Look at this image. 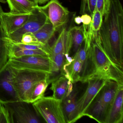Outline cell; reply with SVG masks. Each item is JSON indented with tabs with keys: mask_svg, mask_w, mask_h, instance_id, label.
<instances>
[{
	"mask_svg": "<svg viewBox=\"0 0 123 123\" xmlns=\"http://www.w3.org/2000/svg\"><path fill=\"white\" fill-rule=\"evenodd\" d=\"M103 17L98 33L101 45L109 58L123 67V9L119 0H112Z\"/></svg>",
	"mask_w": 123,
	"mask_h": 123,
	"instance_id": "cell-1",
	"label": "cell"
},
{
	"mask_svg": "<svg viewBox=\"0 0 123 123\" xmlns=\"http://www.w3.org/2000/svg\"><path fill=\"white\" fill-rule=\"evenodd\" d=\"M87 53L90 71L86 83L90 80L101 79L123 85V67L109 58L103 49L98 33L92 35Z\"/></svg>",
	"mask_w": 123,
	"mask_h": 123,
	"instance_id": "cell-2",
	"label": "cell"
},
{
	"mask_svg": "<svg viewBox=\"0 0 123 123\" xmlns=\"http://www.w3.org/2000/svg\"><path fill=\"white\" fill-rule=\"evenodd\" d=\"M10 65L13 85L19 100L30 102L34 86L39 81L48 79L49 73Z\"/></svg>",
	"mask_w": 123,
	"mask_h": 123,
	"instance_id": "cell-3",
	"label": "cell"
},
{
	"mask_svg": "<svg viewBox=\"0 0 123 123\" xmlns=\"http://www.w3.org/2000/svg\"><path fill=\"white\" fill-rule=\"evenodd\" d=\"M120 84L106 81L99 91L85 114V116L100 123H105L106 116Z\"/></svg>",
	"mask_w": 123,
	"mask_h": 123,
	"instance_id": "cell-4",
	"label": "cell"
},
{
	"mask_svg": "<svg viewBox=\"0 0 123 123\" xmlns=\"http://www.w3.org/2000/svg\"><path fill=\"white\" fill-rule=\"evenodd\" d=\"M90 44L84 42L66 66L67 75L73 83L86 82L90 71L87 49Z\"/></svg>",
	"mask_w": 123,
	"mask_h": 123,
	"instance_id": "cell-5",
	"label": "cell"
},
{
	"mask_svg": "<svg viewBox=\"0 0 123 123\" xmlns=\"http://www.w3.org/2000/svg\"><path fill=\"white\" fill-rule=\"evenodd\" d=\"M3 105L7 111L10 123H41L43 120L33 103L18 100Z\"/></svg>",
	"mask_w": 123,
	"mask_h": 123,
	"instance_id": "cell-6",
	"label": "cell"
},
{
	"mask_svg": "<svg viewBox=\"0 0 123 123\" xmlns=\"http://www.w3.org/2000/svg\"><path fill=\"white\" fill-rule=\"evenodd\" d=\"M33 104L45 122L67 123L62 101L53 96H44L33 103Z\"/></svg>",
	"mask_w": 123,
	"mask_h": 123,
	"instance_id": "cell-7",
	"label": "cell"
},
{
	"mask_svg": "<svg viewBox=\"0 0 123 123\" xmlns=\"http://www.w3.org/2000/svg\"><path fill=\"white\" fill-rule=\"evenodd\" d=\"M48 21L47 16L38 5L31 13L27 21L19 29L10 34L7 38L13 43H20L23 35L26 33H35Z\"/></svg>",
	"mask_w": 123,
	"mask_h": 123,
	"instance_id": "cell-8",
	"label": "cell"
},
{
	"mask_svg": "<svg viewBox=\"0 0 123 123\" xmlns=\"http://www.w3.org/2000/svg\"><path fill=\"white\" fill-rule=\"evenodd\" d=\"M9 64L17 68L29 69L42 71L49 73L51 72L52 60L49 56L30 55L18 58H11L8 60Z\"/></svg>",
	"mask_w": 123,
	"mask_h": 123,
	"instance_id": "cell-9",
	"label": "cell"
},
{
	"mask_svg": "<svg viewBox=\"0 0 123 123\" xmlns=\"http://www.w3.org/2000/svg\"><path fill=\"white\" fill-rule=\"evenodd\" d=\"M39 7L46 13L56 31L67 23L69 12L58 0H50L45 5Z\"/></svg>",
	"mask_w": 123,
	"mask_h": 123,
	"instance_id": "cell-10",
	"label": "cell"
},
{
	"mask_svg": "<svg viewBox=\"0 0 123 123\" xmlns=\"http://www.w3.org/2000/svg\"><path fill=\"white\" fill-rule=\"evenodd\" d=\"M106 80L101 79L90 80L87 82L88 85L83 95L78 98L77 110L78 119L84 116L85 113L99 91L104 86Z\"/></svg>",
	"mask_w": 123,
	"mask_h": 123,
	"instance_id": "cell-11",
	"label": "cell"
},
{
	"mask_svg": "<svg viewBox=\"0 0 123 123\" xmlns=\"http://www.w3.org/2000/svg\"><path fill=\"white\" fill-rule=\"evenodd\" d=\"M18 100L13 85L10 65L7 62L0 70V104Z\"/></svg>",
	"mask_w": 123,
	"mask_h": 123,
	"instance_id": "cell-12",
	"label": "cell"
},
{
	"mask_svg": "<svg viewBox=\"0 0 123 123\" xmlns=\"http://www.w3.org/2000/svg\"><path fill=\"white\" fill-rule=\"evenodd\" d=\"M31 13L13 14L3 12L0 15V26L5 37L21 28L28 20Z\"/></svg>",
	"mask_w": 123,
	"mask_h": 123,
	"instance_id": "cell-13",
	"label": "cell"
},
{
	"mask_svg": "<svg viewBox=\"0 0 123 123\" xmlns=\"http://www.w3.org/2000/svg\"><path fill=\"white\" fill-rule=\"evenodd\" d=\"M123 85H120L106 116L105 123H122L123 120Z\"/></svg>",
	"mask_w": 123,
	"mask_h": 123,
	"instance_id": "cell-14",
	"label": "cell"
},
{
	"mask_svg": "<svg viewBox=\"0 0 123 123\" xmlns=\"http://www.w3.org/2000/svg\"><path fill=\"white\" fill-rule=\"evenodd\" d=\"M72 47V39L69 30L63 28L52 46H50L51 56H53L59 53L69 55Z\"/></svg>",
	"mask_w": 123,
	"mask_h": 123,
	"instance_id": "cell-15",
	"label": "cell"
},
{
	"mask_svg": "<svg viewBox=\"0 0 123 123\" xmlns=\"http://www.w3.org/2000/svg\"><path fill=\"white\" fill-rule=\"evenodd\" d=\"M77 91L73 88L71 92L62 101L67 123H74L78 120L77 110Z\"/></svg>",
	"mask_w": 123,
	"mask_h": 123,
	"instance_id": "cell-16",
	"label": "cell"
},
{
	"mask_svg": "<svg viewBox=\"0 0 123 123\" xmlns=\"http://www.w3.org/2000/svg\"><path fill=\"white\" fill-rule=\"evenodd\" d=\"M51 83L50 89L53 92L52 96L62 101L73 89L72 83L69 78L64 75L59 77Z\"/></svg>",
	"mask_w": 123,
	"mask_h": 123,
	"instance_id": "cell-17",
	"label": "cell"
},
{
	"mask_svg": "<svg viewBox=\"0 0 123 123\" xmlns=\"http://www.w3.org/2000/svg\"><path fill=\"white\" fill-rule=\"evenodd\" d=\"M4 39L7 48L9 59L30 55H39L49 57L51 56L50 51L49 50L44 49L32 50L22 49L12 43L7 38V37H4Z\"/></svg>",
	"mask_w": 123,
	"mask_h": 123,
	"instance_id": "cell-18",
	"label": "cell"
},
{
	"mask_svg": "<svg viewBox=\"0 0 123 123\" xmlns=\"http://www.w3.org/2000/svg\"><path fill=\"white\" fill-rule=\"evenodd\" d=\"M10 12L13 14H30L37 3L29 0H6Z\"/></svg>",
	"mask_w": 123,
	"mask_h": 123,
	"instance_id": "cell-19",
	"label": "cell"
},
{
	"mask_svg": "<svg viewBox=\"0 0 123 123\" xmlns=\"http://www.w3.org/2000/svg\"><path fill=\"white\" fill-rule=\"evenodd\" d=\"M56 31L49 20L42 27L33 34L39 42L46 45L49 44V42L53 38Z\"/></svg>",
	"mask_w": 123,
	"mask_h": 123,
	"instance_id": "cell-20",
	"label": "cell"
},
{
	"mask_svg": "<svg viewBox=\"0 0 123 123\" xmlns=\"http://www.w3.org/2000/svg\"><path fill=\"white\" fill-rule=\"evenodd\" d=\"M72 39V47L75 54L81 47L85 41V31L83 25L71 27L69 29Z\"/></svg>",
	"mask_w": 123,
	"mask_h": 123,
	"instance_id": "cell-21",
	"label": "cell"
},
{
	"mask_svg": "<svg viewBox=\"0 0 123 123\" xmlns=\"http://www.w3.org/2000/svg\"><path fill=\"white\" fill-rule=\"evenodd\" d=\"M49 84L48 79L40 80L37 83L32 90L30 102L34 103L44 97L45 91Z\"/></svg>",
	"mask_w": 123,
	"mask_h": 123,
	"instance_id": "cell-22",
	"label": "cell"
},
{
	"mask_svg": "<svg viewBox=\"0 0 123 123\" xmlns=\"http://www.w3.org/2000/svg\"><path fill=\"white\" fill-rule=\"evenodd\" d=\"M4 37L5 35L0 24V70L6 64L9 59L7 48Z\"/></svg>",
	"mask_w": 123,
	"mask_h": 123,
	"instance_id": "cell-23",
	"label": "cell"
},
{
	"mask_svg": "<svg viewBox=\"0 0 123 123\" xmlns=\"http://www.w3.org/2000/svg\"><path fill=\"white\" fill-rule=\"evenodd\" d=\"M103 16L96 9L92 16V21L90 27L93 34L98 33L103 23Z\"/></svg>",
	"mask_w": 123,
	"mask_h": 123,
	"instance_id": "cell-24",
	"label": "cell"
},
{
	"mask_svg": "<svg viewBox=\"0 0 123 123\" xmlns=\"http://www.w3.org/2000/svg\"><path fill=\"white\" fill-rule=\"evenodd\" d=\"M97 0H82L80 13L87 14L92 17L96 8Z\"/></svg>",
	"mask_w": 123,
	"mask_h": 123,
	"instance_id": "cell-25",
	"label": "cell"
},
{
	"mask_svg": "<svg viewBox=\"0 0 123 123\" xmlns=\"http://www.w3.org/2000/svg\"><path fill=\"white\" fill-rule=\"evenodd\" d=\"M19 43L27 45L45 46L39 42L32 33H26L23 35Z\"/></svg>",
	"mask_w": 123,
	"mask_h": 123,
	"instance_id": "cell-26",
	"label": "cell"
},
{
	"mask_svg": "<svg viewBox=\"0 0 123 123\" xmlns=\"http://www.w3.org/2000/svg\"><path fill=\"white\" fill-rule=\"evenodd\" d=\"M111 1L112 0H97L96 9L104 17L108 12Z\"/></svg>",
	"mask_w": 123,
	"mask_h": 123,
	"instance_id": "cell-27",
	"label": "cell"
},
{
	"mask_svg": "<svg viewBox=\"0 0 123 123\" xmlns=\"http://www.w3.org/2000/svg\"><path fill=\"white\" fill-rule=\"evenodd\" d=\"M10 123L7 109L3 104H0V123Z\"/></svg>",
	"mask_w": 123,
	"mask_h": 123,
	"instance_id": "cell-28",
	"label": "cell"
},
{
	"mask_svg": "<svg viewBox=\"0 0 123 123\" xmlns=\"http://www.w3.org/2000/svg\"><path fill=\"white\" fill-rule=\"evenodd\" d=\"M81 20L82 23L83 25L85 26L89 25L92 21V17L90 15L87 14H83L81 15Z\"/></svg>",
	"mask_w": 123,
	"mask_h": 123,
	"instance_id": "cell-29",
	"label": "cell"
},
{
	"mask_svg": "<svg viewBox=\"0 0 123 123\" xmlns=\"http://www.w3.org/2000/svg\"><path fill=\"white\" fill-rule=\"evenodd\" d=\"M74 21L75 23L78 25H80L82 23V20L80 16H78L75 17L74 18Z\"/></svg>",
	"mask_w": 123,
	"mask_h": 123,
	"instance_id": "cell-30",
	"label": "cell"
},
{
	"mask_svg": "<svg viewBox=\"0 0 123 123\" xmlns=\"http://www.w3.org/2000/svg\"><path fill=\"white\" fill-rule=\"evenodd\" d=\"M50 0H37V2L38 5H43L45 4Z\"/></svg>",
	"mask_w": 123,
	"mask_h": 123,
	"instance_id": "cell-31",
	"label": "cell"
},
{
	"mask_svg": "<svg viewBox=\"0 0 123 123\" xmlns=\"http://www.w3.org/2000/svg\"><path fill=\"white\" fill-rule=\"evenodd\" d=\"M3 12V10L1 5L0 4V15H1V14H2Z\"/></svg>",
	"mask_w": 123,
	"mask_h": 123,
	"instance_id": "cell-32",
	"label": "cell"
},
{
	"mask_svg": "<svg viewBox=\"0 0 123 123\" xmlns=\"http://www.w3.org/2000/svg\"><path fill=\"white\" fill-rule=\"evenodd\" d=\"M29 1H31V2H33L35 3H37V0H29Z\"/></svg>",
	"mask_w": 123,
	"mask_h": 123,
	"instance_id": "cell-33",
	"label": "cell"
},
{
	"mask_svg": "<svg viewBox=\"0 0 123 123\" xmlns=\"http://www.w3.org/2000/svg\"><path fill=\"white\" fill-rule=\"evenodd\" d=\"M0 1H1V3H7L6 0H0Z\"/></svg>",
	"mask_w": 123,
	"mask_h": 123,
	"instance_id": "cell-34",
	"label": "cell"
},
{
	"mask_svg": "<svg viewBox=\"0 0 123 123\" xmlns=\"http://www.w3.org/2000/svg\"><path fill=\"white\" fill-rule=\"evenodd\" d=\"M0 3H1V1H0Z\"/></svg>",
	"mask_w": 123,
	"mask_h": 123,
	"instance_id": "cell-35",
	"label": "cell"
}]
</instances>
